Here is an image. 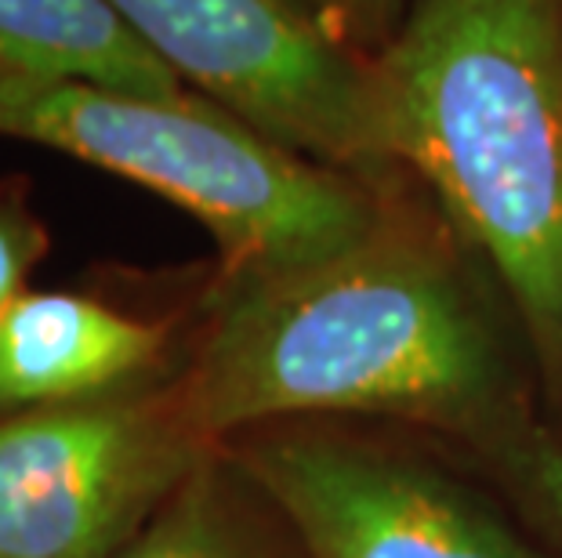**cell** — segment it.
<instances>
[{
  "label": "cell",
  "mask_w": 562,
  "mask_h": 558,
  "mask_svg": "<svg viewBox=\"0 0 562 558\" xmlns=\"http://www.w3.org/2000/svg\"><path fill=\"white\" fill-rule=\"evenodd\" d=\"M175 391L211 446L327 413L406 418L483 446L530 413L469 283L385 218L308 265L222 276Z\"/></svg>",
  "instance_id": "obj_1"
},
{
  "label": "cell",
  "mask_w": 562,
  "mask_h": 558,
  "mask_svg": "<svg viewBox=\"0 0 562 558\" xmlns=\"http://www.w3.org/2000/svg\"><path fill=\"white\" fill-rule=\"evenodd\" d=\"M370 69L385 157L494 269L562 391V0H417Z\"/></svg>",
  "instance_id": "obj_2"
},
{
  "label": "cell",
  "mask_w": 562,
  "mask_h": 558,
  "mask_svg": "<svg viewBox=\"0 0 562 558\" xmlns=\"http://www.w3.org/2000/svg\"><path fill=\"white\" fill-rule=\"evenodd\" d=\"M0 138L37 141L171 200L214 236L222 276L308 265L381 225L352 174L297 157L193 91H113L0 66Z\"/></svg>",
  "instance_id": "obj_3"
},
{
  "label": "cell",
  "mask_w": 562,
  "mask_h": 558,
  "mask_svg": "<svg viewBox=\"0 0 562 558\" xmlns=\"http://www.w3.org/2000/svg\"><path fill=\"white\" fill-rule=\"evenodd\" d=\"M211 449L175 382L0 413V558H113Z\"/></svg>",
  "instance_id": "obj_4"
},
{
  "label": "cell",
  "mask_w": 562,
  "mask_h": 558,
  "mask_svg": "<svg viewBox=\"0 0 562 558\" xmlns=\"http://www.w3.org/2000/svg\"><path fill=\"white\" fill-rule=\"evenodd\" d=\"M182 84L277 146L334 171L389 160L374 69L305 0H110Z\"/></svg>",
  "instance_id": "obj_5"
},
{
  "label": "cell",
  "mask_w": 562,
  "mask_h": 558,
  "mask_svg": "<svg viewBox=\"0 0 562 558\" xmlns=\"http://www.w3.org/2000/svg\"><path fill=\"white\" fill-rule=\"evenodd\" d=\"M305 558H555L450 475L313 424L222 443Z\"/></svg>",
  "instance_id": "obj_6"
},
{
  "label": "cell",
  "mask_w": 562,
  "mask_h": 558,
  "mask_svg": "<svg viewBox=\"0 0 562 558\" xmlns=\"http://www.w3.org/2000/svg\"><path fill=\"white\" fill-rule=\"evenodd\" d=\"M167 327L77 291H26L0 316V413L160 382Z\"/></svg>",
  "instance_id": "obj_7"
},
{
  "label": "cell",
  "mask_w": 562,
  "mask_h": 558,
  "mask_svg": "<svg viewBox=\"0 0 562 558\" xmlns=\"http://www.w3.org/2000/svg\"><path fill=\"white\" fill-rule=\"evenodd\" d=\"M0 66L113 91H186L110 0H0Z\"/></svg>",
  "instance_id": "obj_8"
},
{
  "label": "cell",
  "mask_w": 562,
  "mask_h": 558,
  "mask_svg": "<svg viewBox=\"0 0 562 558\" xmlns=\"http://www.w3.org/2000/svg\"><path fill=\"white\" fill-rule=\"evenodd\" d=\"M113 558H305L225 446H214Z\"/></svg>",
  "instance_id": "obj_9"
},
{
  "label": "cell",
  "mask_w": 562,
  "mask_h": 558,
  "mask_svg": "<svg viewBox=\"0 0 562 558\" xmlns=\"http://www.w3.org/2000/svg\"><path fill=\"white\" fill-rule=\"evenodd\" d=\"M501 475L505 490L522 504V512L555 540L562 551V443L522 413L483 446H475Z\"/></svg>",
  "instance_id": "obj_10"
},
{
  "label": "cell",
  "mask_w": 562,
  "mask_h": 558,
  "mask_svg": "<svg viewBox=\"0 0 562 558\" xmlns=\"http://www.w3.org/2000/svg\"><path fill=\"white\" fill-rule=\"evenodd\" d=\"M47 251V232L26 200L0 185V316L30 287V272Z\"/></svg>",
  "instance_id": "obj_11"
},
{
  "label": "cell",
  "mask_w": 562,
  "mask_h": 558,
  "mask_svg": "<svg viewBox=\"0 0 562 558\" xmlns=\"http://www.w3.org/2000/svg\"><path fill=\"white\" fill-rule=\"evenodd\" d=\"M308 8L323 19H338V22H378L385 19L400 0H305Z\"/></svg>",
  "instance_id": "obj_12"
}]
</instances>
